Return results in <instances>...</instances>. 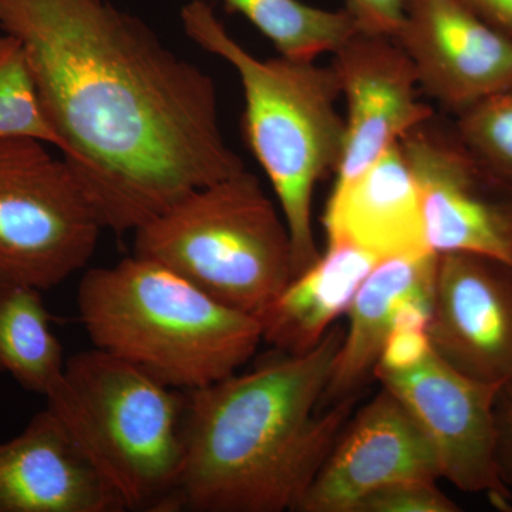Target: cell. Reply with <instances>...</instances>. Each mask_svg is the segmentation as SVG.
Segmentation results:
<instances>
[{"label":"cell","mask_w":512,"mask_h":512,"mask_svg":"<svg viewBox=\"0 0 512 512\" xmlns=\"http://www.w3.org/2000/svg\"><path fill=\"white\" fill-rule=\"evenodd\" d=\"M458 505L434 480H404L386 485L362 501L356 512H457Z\"/></svg>","instance_id":"cell-22"},{"label":"cell","mask_w":512,"mask_h":512,"mask_svg":"<svg viewBox=\"0 0 512 512\" xmlns=\"http://www.w3.org/2000/svg\"><path fill=\"white\" fill-rule=\"evenodd\" d=\"M333 55L332 69L348 104V117L329 200L339 197L410 130L434 116V110L419 100L416 70L393 37L357 30Z\"/></svg>","instance_id":"cell-10"},{"label":"cell","mask_w":512,"mask_h":512,"mask_svg":"<svg viewBox=\"0 0 512 512\" xmlns=\"http://www.w3.org/2000/svg\"><path fill=\"white\" fill-rule=\"evenodd\" d=\"M440 478L439 460L426 434L382 387L346 421L296 512H356L386 485Z\"/></svg>","instance_id":"cell-12"},{"label":"cell","mask_w":512,"mask_h":512,"mask_svg":"<svg viewBox=\"0 0 512 512\" xmlns=\"http://www.w3.org/2000/svg\"><path fill=\"white\" fill-rule=\"evenodd\" d=\"M375 380L404 404L424 431L441 478L464 493L488 495L503 511L512 510V493L497 463L495 403L501 384L463 375L434 350L412 369L376 370Z\"/></svg>","instance_id":"cell-9"},{"label":"cell","mask_w":512,"mask_h":512,"mask_svg":"<svg viewBox=\"0 0 512 512\" xmlns=\"http://www.w3.org/2000/svg\"><path fill=\"white\" fill-rule=\"evenodd\" d=\"M345 328L305 355L187 390L175 511L298 510L359 397L322 409Z\"/></svg>","instance_id":"cell-2"},{"label":"cell","mask_w":512,"mask_h":512,"mask_svg":"<svg viewBox=\"0 0 512 512\" xmlns=\"http://www.w3.org/2000/svg\"><path fill=\"white\" fill-rule=\"evenodd\" d=\"M323 225L328 242L342 239L379 259L433 252L419 187L400 141L328 200Z\"/></svg>","instance_id":"cell-15"},{"label":"cell","mask_w":512,"mask_h":512,"mask_svg":"<svg viewBox=\"0 0 512 512\" xmlns=\"http://www.w3.org/2000/svg\"><path fill=\"white\" fill-rule=\"evenodd\" d=\"M103 229L64 158L0 138V281L55 288L89 264Z\"/></svg>","instance_id":"cell-7"},{"label":"cell","mask_w":512,"mask_h":512,"mask_svg":"<svg viewBox=\"0 0 512 512\" xmlns=\"http://www.w3.org/2000/svg\"><path fill=\"white\" fill-rule=\"evenodd\" d=\"M46 402L127 511H175L187 394L93 348L66 360Z\"/></svg>","instance_id":"cell-5"},{"label":"cell","mask_w":512,"mask_h":512,"mask_svg":"<svg viewBox=\"0 0 512 512\" xmlns=\"http://www.w3.org/2000/svg\"><path fill=\"white\" fill-rule=\"evenodd\" d=\"M77 312L94 348L173 389H200L237 373L262 342L255 316L134 254L83 275Z\"/></svg>","instance_id":"cell-3"},{"label":"cell","mask_w":512,"mask_h":512,"mask_svg":"<svg viewBox=\"0 0 512 512\" xmlns=\"http://www.w3.org/2000/svg\"><path fill=\"white\" fill-rule=\"evenodd\" d=\"M456 117L461 140L512 183V89L485 97Z\"/></svg>","instance_id":"cell-21"},{"label":"cell","mask_w":512,"mask_h":512,"mask_svg":"<svg viewBox=\"0 0 512 512\" xmlns=\"http://www.w3.org/2000/svg\"><path fill=\"white\" fill-rule=\"evenodd\" d=\"M180 19L188 39L231 64L241 80L242 130L274 188L291 234L293 272L299 275L320 256L313 234V192L336 171L345 146L335 70L285 56L258 59L229 35L207 0L185 3Z\"/></svg>","instance_id":"cell-4"},{"label":"cell","mask_w":512,"mask_h":512,"mask_svg":"<svg viewBox=\"0 0 512 512\" xmlns=\"http://www.w3.org/2000/svg\"><path fill=\"white\" fill-rule=\"evenodd\" d=\"M0 138H30L62 147L47 119L22 43L0 35Z\"/></svg>","instance_id":"cell-20"},{"label":"cell","mask_w":512,"mask_h":512,"mask_svg":"<svg viewBox=\"0 0 512 512\" xmlns=\"http://www.w3.org/2000/svg\"><path fill=\"white\" fill-rule=\"evenodd\" d=\"M64 161L104 229L134 232L197 188L245 170L210 74L107 0H0Z\"/></svg>","instance_id":"cell-1"},{"label":"cell","mask_w":512,"mask_h":512,"mask_svg":"<svg viewBox=\"0 0 512 512\" xmlns=\"http://www.w3.org/2000/svg\"><path fill=\"white\" fill-rule=\"evenodd\" d=\"M362 32L393 37L402 26L406 0H345Z\"/></svg>","instance_id":"cell-24"},{"label":"cell","mask_w":512,"mask_h":512,"mask_svg":"<svg viewBox=\"0 0 512 512\" xmlns=\"http://www.w3.org/2000/svg\"><path fill=\"white\" fill-rule=\"evenodd\" d=\"M225 10L237 13L255 26L289 59L315 62L333 53L353 33L355 19L346 9L326 10L302 0H220Z\"/></svg>","instance_id":"cell-19"},{"label":"cell","mask_w":512,"mask_h":512,"mask_svg":"<svg viewBox=\"0 0 512 512\" xmlns=\"http://www.w3.org/2000/svg\"><path fill=\"white\" fill-rule=\"evenodd\" d=\"M382 259L348 241H330L318 261L289 284L256 316L262 342L284 355L311 352L346 316L360 285Z\"/></svg>","instance_id":"cell-16"},{"label":"cell","mask_w":512,"mask_h":512,"mask_svg":"<svg viewBox=\"0 0 512 512\" xmlns=\"http://www.w3.org/2000/svg\"><path fill=\"white\" fill-rule=\"evenodd\" d=\"M42 289L0 281V373L46 397L62 382L66 360Z\"/></svg>","instance_id":"cell-18"},{"label":"cell","mask_w":512,"mask_h":512,"mask_svg":"<svg viewBox=\"0 0 512 512\" xmlns=\"http://www.w3.org/2000/svg\"><path fill=\"white\" fill-rule=\"evenodd\" d=\"M488 25L512 37V0H457Z\"/></svg>","instance_id":"cell-26"},{"label":"cell","mask_w":512,"mask_h":512,"mask_svg":"<svg viewBox=\"0 0 512 512\" xmlns=\"http://www.w3.org/2000/svg\"><path fill=\"white\" fill-rule=\"evenodd\" d=\"M431 348L478 382H512V265L470 252L437 254Z\"/></svg>","instance_id":"cell-11"},{"label":"cell","mask_w":512,"mask_h":512,"mask_svg":"<svg viewBox=\"0 0 512 512\" xmlns=\"http://www.w3.org/2000/svg\"><path fill=\"white\" fill-rule=\"evenodd\" d=\"M497 463L505 487L512 493V382L504 384L495 403Z\"/></svg>","instance_id":"cell-25"},{"label":"cell","mask_w":512,"mask_h":512,"mask_svg":"<svg viewBox=\"0 0 512 512\" xmlns=\"http://www.w3.org/2000/svg\"><path fill=\"white\" fill-rule=\"evenodd\" d=\"M431 350L427 330L392 329L384 342L376 370L403 372L412 369L420 365Z\"/></svg>","instance_id":"cell-23"},{"label":"cell","mask_w":512,"mask_h":512,"mask_svg":"<svg viewBox=\"0 0 512 512\" xmlns=\"http://www.w3.org/2000/svg\"><path fill=\"white\" fill-rule=\"evenodd\" d=\"M113 485L49 409L0 443V512H123Z\"/></svg>","instance_id":"cell-14"},{"label":"cell","mask_w":512,"mask_h":512,"mask_svg":"<svg viewBox=\"0 0 512 512\" xmlns=\"http://www.w3.org/2000/svg\"><path fill=\"white\" fill-rule=\"evenodd\" d=\"M393 39L409 56L421 89L456 116L512 89V37L457 0H406Z\"/></svg>","instance_id":"cell-13"},{"label":"cell","mask_w":512,"mask_h":512,"mask_svg":"<svg viewBox=\"0 0 512 512\" xmlns=\"http://www.w3.org/2000/svg\"><path fill=\"white\" fill-rule=\"evenodd\" d=\"M436 252L382 259L366 276L346 318L348 326L320 407L362 396L375 380L384 342L404 296L434 286Z\"/></svg>","instance_id":"cell-17"},{"label":"cell","mask_w":512,"mask_h":512,"mask_svg":"<svg viewBox=\"0 0 512 512\" xmlns=\"http://www.w3.org/2000/svg\"><path fill=\"white\" fill-rule=\"evenodd\" d=\"M412 165L427 244L512 265V183L495 173L436 116L400 140Z\"/></svg>","instance_id":"cell-8"},{"label":"cell","mask_w":512,"mask_h":512,"mask_svg":"<svg viewBox=\"0 0 512 512\" xmlns=\"http://www.w3.org/2000/svg\"><path fill=\"white\" fill-rule=\"evenodd\" d=\"M133 234L134 255L255 318L295 276L284 215L247 170L191 191Z\"/></svg>","instance_id":"cell-6"}]
</instances>
